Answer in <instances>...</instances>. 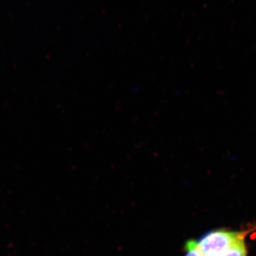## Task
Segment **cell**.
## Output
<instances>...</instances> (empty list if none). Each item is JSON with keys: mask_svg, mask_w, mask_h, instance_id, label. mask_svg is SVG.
<instances>
[{"mask_svg": "<svg viewBox=\"0 0 256 256\" xmlns=\"http://www.w3.org/2000/svg\"><path fill=\"white\" fill-rule=\"evenodd\" d=\"M248 232L230 230H213L204 236L197 242L202 256H220L237 240L245 238Z\"/></svg>", "mask_w": 256, "mask_h": 256, "instance_id": "6da1fadb", "label": "cell"}, {"mask_svg": "<svg viewBox=\"0 0 256 256\" xmlns=\"http://www.w3.org/2000/svg\"><path fill=\"white\" fill-rule=\"evenodd\" d=\"M220 256H247L245 238L239 239Z\"/></svg>", "mask_w": 256, "mask_h": 256, "instance_id": "7a4b0ae2", "label": "cell"}, {"mask_svg": "<svg viewBox=\"0 0 256 256\" xmlns=\"http://www.w3.org/2000/svg\"><path fill=\"white\" fill-rule=\"evenodd\" d=\"M185 250H186V254L184 256H202L198 250L196 240H188L185 244Z\"/></svg>", "mask_w": 256, "mask_h": 256, "instance_id": "3957f363", "label": "cell"}]
</instances>
